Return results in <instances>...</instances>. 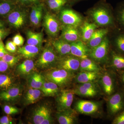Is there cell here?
<instances>
[{
    "label": "cell",
    "mask_w": 124,
    "mask_h": 124,
    "mask_svg": "<svg viewBox=\"0 0 124 124\" xmlns=\"http://www.w3.org/2000/svg\"><path fill=\"white\" fill-rule=\"evenodd\" d=\"M23 89L22 85L16 84L6 90L0 91V100L9 104L16 102L22 97Z\"/></svg>",
    "instance_id": "obj_12"
},
{
    "label": "cell",
    "mask_w": 124,
    "mask_h": 124,
    "mask_svg": "<svg viewBox=\"0 0 124 124\" xmlns=\"http://www.w3.org/2000/svg\"></svg>",
    "instance_id": "obj_51"
},
{
    "label": "cell",
    "mask_w": 124,
    "mask_h": 124,
    "mask_svg": "<svg viewBox=\"0 0 124 124\" xmlns=\"http://www.w3.org/2000/svg\"><path fill=\"white\" fill-rule=\"evenodd\" d=\"M12 41L16 46H22L24 44V39L22 36L19 33H18L13 37Z\"/></svg>",
    "instance_id": "obj_41"
},
{
    "label": "cell",
    "mask_w": 124,
    "mask_h": 124,
    "mask_svg": "<svg viewBox=\"0 0 124 124\" xmlns=\"http://www.w3.org/2000/svg\"><path fill=\"white\" fill-rule=\"evenodd\" d=\"M23 7L17 5L15 8L6 16L10 26L16 29L22 28L27 22L28 14L26 9Z\"/></svg>",
    "instance_id": "obj_5"
},
{
    "label": "cell",
    "mask_w": 124,
    "mask_h": 124,
    "mask_svg": "<svg viewBox=\"0 0 124 124\" xmlns=\"http://www.w3.org/2000/svg\"><path fill=\"white\" fill-rule=\"evenodd\" d=\"M14 120L10 115H7L0 117V124H11L14 123Z\"/></svg>",
    "instance_id": "obj_42"
},
{
    "label": "cell",
    "mask_w": 124,
    "mask_h": 124,
    "mask_svg": "<svg viewBox=\"0 0 124 124\" xmlns=\"http://www.w3.org/2000/svg\"><path fill=\"white\" fill-rule=\"evenodd\" d=\"M59 57L52 46H47L37 60L35 65L40 69L53 68L55 67Z\"/></svg>",
    "instance_id": "obj_3"
},
{
    "label": "cell",
    "mask_w": 124,
    "mask_h": 124,
    "mask_svg": "<svg viewBox=\"0 0 124 124\" xmlns=\"http://www.w3.org/2000/svg\"><path fill=\"white\" fill-rule=\"evenodd\" d=\"M80 61L79 58L71 54L61 56L54 68L64 69L75 73L79 71Z\"/></svg>",
    "instance_id": "obj_10"
},
{
    "label": "cell",
    "mask_w": 124,
    "mask_h": 124,
    "mask_svg": "<svg viewBox=\"0 0 124 124\" xmlns=\"http://www.w3.org/2000/svg\"></svg>",
    "instance_id": "obj_52"
},
{
    "label": "cell",
    "mask_w": 124,
    "mask_h": 124,
    "mask_svg": "<svg viewBox=\"0 0 124 124\" xmlns=\"http://www.w3.org/2000/svg\"><path fill=\"white\" fill-rule=\"evenodd\" d=\"M118 18L120 22L124 27V5L120 8L118 11Z\"/></svg>",
    "instance_id": "obj_44"
},
{
    "label": "cell",
    "mask_w": 124,
    "mask_h": 124,
    "mask_svg": "<svg viewBox=\"0 0 124 124\" xmlns=\"http://www.w3.org/2000/svg\"><path fill=\"white\" fill-rule=\"evenodd\" d=\"M108 31L106 29L95 30L91 38L87 41L86 45L90 49L98 46L101 43Z\"/></svg>",
    "instance_id": "obj_24"
},
{
    "label": "cell",
    "mask_w": 124,
    "mask_h": 124,
    "mask_svg": "<svg viewBox=\"0 0 124 124\" xmlns=\"http://www.w3.org/2000/svg\"><path fill=\"white\" fill-rule=\"evenodd\" d=\"M27 43L40 48L42 45L43 40V33L41 32H37L31 31H27Z\"/></svg>",
    "instance_id": "obj_30"
},
{
    "label": "cell",
    "mask_w": 124,
    "mask_h": 124,
    "mask_svg": "<svg viewBox=\"0 0 124 124\" xmlns=\"http://www.w3.org/2000/svg\"><path fill=\"white\" fill-rule=\"evenodd\" d=\"M101 67L98 63L88 57L81 59L79 71L101 72Z\"/></svg>",
    "instance_id": "obj_27"
},
{
    "label": "cell",
    "mask_w": 124,
    "mask_h": 124,
    "mask_svg": "<svg viewBox=\"0 0 124 124\" xmlns=\"http://www.w3.org/2000/svg\"><path fill=\"white\" fill-rule=\"evenodd\" d=\"M59 19L64 25L78 27L82 23V17L71 9L66 8L61 10Z\"/></svg>",
    "instance_id": "obj_14"
},
{
    "label": "cell",
    "mask_w": 124,
    "mask_h": 124,
    "mask_svg": "<svg viewBox=\"0 0 124 124\" xmlns=\"http://www.w3.org/2000/svg\"><path fill=\"white\" fill-rule=\"evenodd\" d=\"M78 112L72 108L57 111L55 117L60 124H74L77 123Z\"/></svg>",
    "instance_id": "obj_15"
},
{
    "label": "cell",
    "mask_w": 124,
    "mask_h": 124,
    "mask_svg": "<svg viewBox=\"0 0 124 124\" xmlns=\"http://www.w3.org/2000/svg\"><path fill=\"white\" fill-rule=\"evenodd\" d=\"M44 81V76L42 74L33 72L28 77V83L31 88L39 89L42 86Z\"/></svg>",
    "instance_id": "obj_32"
},
{
    "label": "cell",
    "mask_w": 124,
    "mask_h": 124,
    "mask_svg": "<svg viewBox=\"0 0 124 124\" xmlns=\"http://www.w3.org/2000/svg\"><path fill=\"white\" fill-rule=\"evenodd\" d=\"M73 89L75 94L85 97H94L100 93L99 85L96 82L79 84Z\"/></svg>",
    "instance_id": "obj_9"
},
{
    "label": "cell",
    "mask_w": 124,
    "mask_h": 124,
    "mask_svg": "<svg viewBox=\"0 0 124 124\" xmlns=\"http://www.w3.org/2000/svg\"><path fill=\"white\" fill-rule=\"evenodd\" d=\"M70 54L82 59L88 57L90 49L82 41L79 40L70 43Z\"/></svg>",
    "instance_id": "obj_18"
},
{
    "label": "cell",
    "mask_w": 124,
    "mask_h": 124,
    "mask_svg": "<svg viewBox=\"0 0 124 124\" xmlns=\"http://www.w3.org/2000/svg\"><path fill=\"white\" fill-rule=\"evenodd\" d=\"M101 103L100 102L80 100L76 103L74 109L78 113L92 115L99 111L101 107Z\"/></svg>",
    "instance_id": "obj_8"
},
{
    "label": "cell",
    "mask_w": 124,
    "mask_h": 124,
    "mask_svg": "<svg viewBox=\"0 0 124 124\" xmlns=\"http://www.w3.org/2000/svg\"><path fill=\"white\" fill-rule=\"evenodd\" d=\"M5 48L10 53H14L17 50V46L12 41H7L5 46Z\"/></svg>",
    "instance_id": "obj_39"
},
{
    "label": "cell",
    "mask_w": 124,
    "mask_h": 124,
    "mask_svg": "<svg viewBox=\"0 0 124 124\" xmlns=\"http://www.w3.org/2000/svg\"><path fill=\"white\" fill-rule=\"evenodd\" d=\"M51 44L55 51L60 57L70 54V43L59 38L52 41Z\"/></svg>",
    "instance_id": "obj_23"
},
{
    "label": "cell",
    "mask_w": 124,
    "mask_h": 124,
    "mask_svg": "<svg viewBox=\"0 0 124 124\" xmlns=\"http://www.w3.org/2000/svg\"><path fill=\"white\" fill-rule=\"evenodd\" d=\"M16 6L12 0H0V16H7Z\"/></svg>",
    "instance_id": "obj_33"
},
{
    "label": "cell",
    "mask_w": 124,
    "mask_h": 124,
    "mask_svg": "<svg viewBox=\"0 0 124 124\" xmlns=\"http://www.w3.org/2000/svg\"><path fill=\"white\" fill-rule=\"evenodd\" d=\"M91 15L95 24L99 26H110L113 23L111 14L104 5H100L94 8L91 10Z\"/></svg>",
    "instance_id": "obj_6"
},
{
    "label": "cell",
    "mask_w": 124,
    "mask_h": 124,
    "mask_svg": "<svg viewBox=\"0 0 124 124\" xmlns=\"http://www.w3.org/2000/svg\"><path fill=\"white\" fill-rule=\"evenodd\" d=\"M9 34V31L5 28L0 29V41H2Z\"/></svg>",
    "instance_id": "obj_45"
},
{
    "label": "cell",
    "mask_w": 124,
    "mask_h": 124,
    "mask_svg": "<svg viewBox=\"0 0 124 124\" xmlns=\"http://www.w3.org/2000/svg\"><path fill=\"white\" fill-rule=\"evenodd\" d=\"M72 0L74 1H77L79 0Z\"/></svg>",
    "instance_id": "obj_50"
},
{
    "label": "cell",
    "mask_w": 124,
    "mask_h": 124,
    "mask_svg": "<svg viewBox=\"0 0 124 124\" xmlns=\"http://www.w3.org/2000/svg\"><path fill=\"white\" fill-rule=\"evenodd\" d=\"M81 34L78 27L64 25L62 27V32L60 38L71 43L80 40Z\"/></svg>",
    "instance_id": "obj_17"
},
{
    "label": "cell",
    "mask_w": 124,
    "mask_h": 124,
    "mask_svg": "<svg viewBox=\"0 0 124 124\" xmlns=\"http://www.w3.org/2000/svg\"><path fill=\"white\" fill-rule=\"evenodd\" d=\"M31 6L30 20L31 24L35 27L39 26L43 17L45 4L42 2L35 4Z\"/></svg>",
    "instance_id": "obj_19"
},
{
    "label": "cell",
    "mask_w": 124,
    "mask_h": 124,
    "mask_svg": "<svg viewBox=\"0 0 124 124\" xmlns=\"http://www.w3.org/2000/svg\"><path fill=\"white\" fill-rule=\"evenodd\" d=\"M116 72L118 76L119 81L124 86V89H124V70Z\"/></svg>",
    "instance_id": "obj_47"
},
{
    "label": "cell",
    "mask_w": 124,
    "mask_h": 124,
    "mask_svg": "<svg viewBox=\"0 0 124 124\" xmlns=\"http://www.w3.org/2000/svg\"><path fill=\"white\" fill-rule=\"evenodd\" d=\"M10 67L7 63L0 58V73L8 72Z\"/></svg>",
    "instance_id": "obj_43"
},
{
    "label": "cell",
    "mask_w": 124,
    "mask_h": 124,
    "mask_svg": "<svg viewBox=\"0 0 124 124\" xmlns=\"http://www.w3.org/2000/svg\"><path fill=\"white\" fill-rule=\"evenodd\" d=\"M101 90L107 97L112 95L119 89L118 88V79L115 71L110 69L101 73L98 80Z\"/></svg>",
    "instance_id": "obj_2"
},
{
    "label": "cell",
    "mask_w": 124,
    "mask_h": 124,
    "mask_svg": "<svg viewBox=\"0 0 124 124\" xmlns=\"http://www.w3.org/2000/svg\"><path fill=\"white\" fill-rule=\"evenodd\" d=\"M107 109L109 116L114 118L124 109V90L119 89L107 97Z\"/></svg>",
    "instance_id": "obj_4"
},
{
    "label": "cell",
    "mask_w": 124,
    "mask_h": 124,
    "mask_svg": "<svg viewBox=\"0 0 124 124\" xmlns=\"http://www.w3.org/2000/svg\"><path fill=\"white\" fill-rule=\"evenodd\" d=\"M6 50L4 43L2 41H0V52Z\"/></svg>",
    "instance_id": "obj_48"
},
{
    "label": "cell",
    "mask_w": 124,
    "mask_h": 124,
    "mask_svg": "<svg viewBox=\"0 0 124 124\" xmlns=\"http://www.w3.org/2000/svg\"><path fill=\"white\" fill-rule=\"evenodd\" d=\"M112 124H124V109L113 118Z\"/></svg>",
    "instance_id": "obj_40"
},
{
    "label": "cell",
    "mask_w": 124,
    "mask_h": 124,
    "mask_svg": "<svg viewBox=\"0 0 124 124\" xmlns=\"http://www.w3.org/2000/svg\"><path fill=\"white\" fill-rule=\"evenodd\" d=\"M40 49V48L37 46L27 44L25 46H19L17 51L23 57L27 59H31L38 55Z\"/></svg>",
    "instance_id": "obj_26"
},
{
    "label": "cell",
    "mask_w": 124,
    "mask_h": 124,
    "mask_svg": "<svg viewBox=\"0 0 124 124\" xmlns=\"http://www.w3.org/2000/svg\"><path fill=\"white\" fill-rule=\"evenodd\" d=\"M0 59L6 62L10 67H13L18 62L20 58L19 56H14L9 54H5Z\"/></svg>",
    "instance_id": "obj_36"
},
{
    "label": "cell",
    "mask_w": 124,
    "mask_h": 124,
    "mask_svg": "<svg viewBox=\"0 0 124 124\" xmlns=\"http://www.w3.org/2000/svg\"><path fill=\"white\" fill-rule=\"evenodd\" d=\"M42 95L43 93L39 89L30 87L26 91L23 96V104L26 106L34 104L39 100Z\"/></svg>",
    "instance_id": "obj_25"
},
{
    "label": "cell",
    "mask_w": 124,
    "mask_h": 124,
    "mask_svg": "<svg viewBox=\"0 0 124 124\" xmlns=\"http://www.w3.org/2000/svg\"><path fill=\"white\" fill-rule=\"evenodd\" d=\"M109 67L116 72L124 70V54L112 51L111 53Z\"/></svg>",
    "instance_id": "obj_21"
},
{
    "label": "cell",
    "mask_w": 124,
    "mask_h": 124,
    "mask_svg": "<svg viewBox=\"0 0 124 124\" xmlns=\"http://www.w3.org/2000/svg\"><path fill=\"white\" fill-rule=\"evenodd\" d=\"M35 65L33 60L27 59L18 65L16 72L17 75L20 76H28L33 72Z\"/></svg>",
    "instance_id": "obj_28"
},
{
    "label": "cell",
    "mask_w": 124,
    "mask_h": 124,
    "mask_svg": "<svg viewBox=\"0 0 124 124\" xmlns=\"http://www.w3.org/2000/svg\"><path fill=\"white\" fill-rule=\"evenodd\" d=\"M43 26L46 33L53 37L57 36L60 31V23L54 14L47 12L43 18Z\"/></svg>",
    "instance_id": "obj_13"
},
{
    "label": "cell",
    "mask_w": 124,
    "mask_h": 124,
    "mask_svg": "<svg viewBox=\"0 0 124 124\" xmlns=\"http://www.w3.org/2000/svg\"><path fill=\"white\" fill-rule=\"evenodd\" d=\"M17 5L23 6H31L39 2H42L43 0H12Z\"/></svg>",
    "instance_id": "obj_38"
},
{
    "label": "cell",
    "mask_w": 124,
    "mask_h": 124,
    "mask_svg": "<svg viewBox=\"0 0 124 124\" xmlns=\"http://www.w3.org/2000/svg\"><path fill=\"white\" fill-rule=\"evenodd\" d=\"M114 45L116 51L124 54V33L116 37L114 40Z\"/></svg>",
    "instance_id": "obj_35"
},
{
    "label": "cell",
    "mask_w": 124,
    "mask_h": 124,
    "mask_svg": "<svg viewBox=\"0 0 124 124\" xmlns=\"http://www.w3.org/2000/svg\"><path fill=\"white\" fill-rule=\"evenodd\" d=\"M101 74V72L80 71L79 73L75 75L73 80L78 84L96 82L98 81Z\"/></svg>",
    "instance_id": "obj_20"
},
{
    "label": "cell",
    "mask_w": 124,
    "mask_h": 124,
    "mask_svg": "<svg viewBox=\"0 0 124 124\" xmlns=\"http://www.w3.org/2000/svg\"><path fill=\"white\" fill-rule=\"evenodd\" d=\"M16 83L15 77L11 73H0V91L8 89Z\"/></svg>",
    "instance_id": "obj_31"
},
{
    "label": "cell",
    "mask_w": 124,
    "mask_h": 124,
    "mask_svg": "<svg viewBox=\"0 0 124 124\" xmlns=\"http://www.w3.org/2000/svg\"><path fill=\"white\" fill-rule=\"evenodd\" d=\"M97 26L94 23L85 22L81 27V36L83 41L87 42L96 30Z\"/></svg>",
    "instance_id": "obj_29"
},
{
    "label": "cell",
    "mask_w": 124,
    "mask_h": 124,
    "mask_svg": "<svg viewBox=\"0 0 124 124\" xmlns=\"http://www.w3.org/2000/svg\"><path fill=\"white\" fill-rule=\"evenodd\" d=\"M4 28H5L4 23L2 22V21H0V29Z\"/></svg>",
    "instance_id": "obj_49"
},
{
    "label": "cell",
    "mask_w": 124,
    "mask_h": 124,
    "mask_svg": "<svg viewBox=\"0 0 124 124\" xmlns=\"http://www.w3.org/2000/svg\"><path fill=\"white\" fill-rule=\"evenodd\" d=\"M42 75L47 79L57 85L60 88H64L69 85L75 75L72 72L56 68L48 69Z\"/></svg>",
    "instance_id": "obj_1"
},
{
    "label": "cell",
    "mask_w": 124,
    "mask_h": 124,
    "mask_svg": "<svg viewBox=\"0 0 124 124\" xmlns=\"http://www.w3.org/2000/svg\"><path fill=\"white\" fill-rule=\"evenodd\" d=\"M54 123V119L51 116V113H50L46 116L41 124H51Z\"/></svg>",
    "instance_id": "obj_46"
},
{
    "label": "cell",
    "mask_w": 124,
    "mask_h": 124,
    "mask_svg": "<svg viewBox=\"0 0 124 124\" xmlns=\"http://www.w3.org/2000/svg\"><path fill=\"white\" fill-rule=\"evenodd\" d=\"M68 0H45V2L51 10H60L67 3Z\"/></svg>",
    "instance_id": "obj_34"
},
{
    "label": "cell",
    "mask_w": 124,
    "mask_h": 124,
    "mask_svg": "<svg viewBox=\"0 0 124 124\" xmlns=\"http://www.w3.org/2000/svg\"><path fill=\"white\" fill-rule=\"evenodd\" d=\"M109 47L110 42L106 36L100 44L90 50L89 57L98 63L106 62L108 60Z\"/></svg>",
    "instance_id": "obj_7"
},
{
    "label": "cell",
    "mask_w": 124,
    "mask_h": 124,
    "mask_svg": "<svg viewBox=\"0 0 124 124\" xmlns=\"http://www.w3.org/2000/svg\"><path fill=\"white\" fill-rule=\"evenodd\" d=\"M75 94L73 89L60 90L55 98L58 111L71 108Z\"/></svg>",
    "instance_id": "obj_11"
},
{
    "label": "cell",
    "mask_w": 124,
    "mask_h": 124,
    "mask_svg": "<svg viewBox=\"0 0 124 124\" xmlns=\"http://www.w3.org/2000/svg\"><path fill=\"white\" fill-rule=\"evenodd\" d=\"M51 113V108L46 104H42L36 107L31 116L32 124H41L46 116Z\"/></svg>",
    "instance_id": "obj_16"
},
{
    "label": "cell",
    "mask_w": 124,
    "mask_h": 124,
    "mask_svg": "<svg viewBox=\"0 0 124 124\" xmlns=\"http://www.w3.org/2000/svg\"><path fill=\"white\" fill-rule=\"evenodd\" d=\"M2 109L6 114L10 116L18 114L20 112L19 108L9 103L4 104L2 106Z\"/></svg>",
    "instance_id": "obj_37"
},
{
    "label": "cell",
    "mask_w": 124,
    "mask_h": 124,
    "mask_svg": "<svg viewBox=\"0 0 124 124\" xmlns=\"http://www.w3.org/2000/svg\"><path fill=\"white\" fill-rule=\"evenodd\" d=\"M40 90L46 97H56L60 91V88L55 83L44 77V81Z\"/></svg>",
    "instance_id": "obj_22"
}]
</instances>
